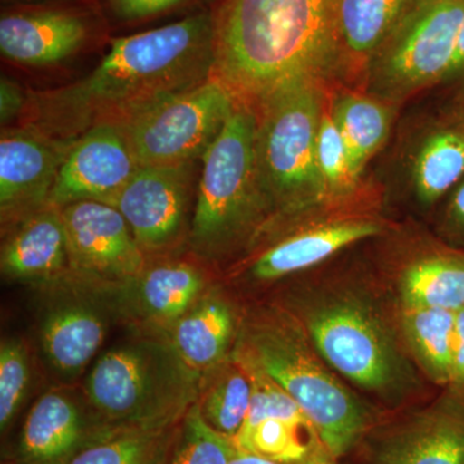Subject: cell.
Here are the masks:
<instances>
[{
    "instance_id": "obj_1",
    "label": "cell",
    "mask_w": 464,
    "mask_h": 464,
    "mask_svg": "<svg viewBox=\"0 0 464 464\" xmlns=\"http://www.w3.org/2000/svg\"><path fill=\"white\" fill-rule=\"evenodd\" d=\"M216 14L200 12L169 25L116 38L87 78L33 94L32 123L74 141L94 125L124 124L161 101L213 76Z\"/></svg>"
},
{
    "instance_id": "obj_2",
    "label": "cell",
    "mask_w": 464,
    "mask_h": 464,
    "mask_svg": "<svg viewBox=\"0 0 464 464\" xmlns=\"http://www.w3.org/2000/svg\"><path fill=\"white\" fill-rule=\"evenodd\" d=\"M341 2L224 0L213 76L255 109L280 91L316 83L341 50Z\"/></svg>"
},
{
    "instance_id": "obj_3",
    "label": "cell",
    "mask_w": 464,
    "mask_h": 464,
    "mask_svg": "<svg viewBox=\"0 0 464 464\" xmlns=\"http://www.w3.org/2000/svg\"><path fill=\"white\" fill-rule=\"evenodd\" d=\"M239 362L262 372L292 396L334 460L362 444L374 429L369 409L317 362L295 332L256 326L246 335Z\"/></svg>"
},
{
    "instance_id": "obj_4",
    "label": "cell",
    "mask_w": 464,
    "mask_h": 464,
    "mask_svg": "<svg viewBox=\"0 0 464 464\" xmlns=\"http://www.w3.org/2000/svg\"><path fill=\"white\" fill-rule=\"evenodd\" d=\"M192 375L173 347L134 342L103 353L85 389L110 429H169L191 408Z\"/></svg>"
},
{
    "instance_id": "obj_5",
    "label": "cell",
    "mask_w": 464,
    "mask_h": 464,
    "mask_svg": "<svg viewBox=\"0 0 464 464\" xmlns=\"http://www.w3.org/2000/svg\"><path fill=\"white\" fill-rule=\"evenodd\" d=\"M257 125V110L237 102L201 158L190 230L192 246L201 253L218 252L230 244L266 203L256 161Z\"/></svg>"
},
{
    "instance_id": "obj_6",
    "label": "cell",
    "mask_w": 464,
    "mask_h": 464,
    "mask_svg": "<svg viewBox=\"0 0 464 464\" xmlns=\"http://www.w3.org/2000/svg\"><path fill=\"white\" fill-rule=\"evenodd\" d=\"M256 110V161L265 200L295 208L325 199L316 157L324 112L317 84L280 91Z\"/></svg>"
},
{
    "instance_id": "obj_7",
    "label": "cell",
    "mask_w": 464,
    "mask_h": 464,
    "mask_svg": "<svg viewBox=\"0 0 464 464\" xmlns=\"http://www.w3.org/2000/svg\"><path fill=\"white\" fill-rule=\"evenodd\" d=\"M237 100L215 76L121 124L140 167L181 166L204 157Z\"/></svg>"
},
{
    "instance_id": "obj_8",
    "label": "cell",
    "mask_w": 464,
    "mask_h": 464,
    "mask_svg": "<svg viewBox=\"0 0 464 464\" xmlns=\"http://www.w3.org/2000/svg\"><path fill=\"white\" fill-rule=\"evenodd\" d=\"M464 20V0H411L372 61V85L387 97L405 96L444 81Z\"/></svg>"
},
{
    "instance_id": "obj_9",
    "label": "cell",
    "mask_w": 464,
    "mask_h": 464,
    "mask_svg": "<svg viewBox=\"0 0 464 464\" xmlns=\"http://www.w3.org/2000/svg\"><path fill=\"white\" fill-rule=\"evenodd\" d=\"M307 328L324 360L359 386L390 392L404 377L401 357L389 333L362 304H323L307 317Z\"/></svg>"
},
{
    "instance_id": "obj_10",
    "label": "cell",
    "mask_w": 464,
    "mask_h": 464,
    "mask_svg": "<svg viewBox=\"0 0 464 464\" xmlns=\"http://www.w3.org/2000/svg\"><path fill=\"white\" fill-rule=\"evenodd\" d=\"M241 365L252 380L253 395L248 415L232 439L235 448L282 464L332 458L315 427L292 396L262 372Z\"/></svg>"
},
{
    "instance_id": "obj_11",
    "label": "cell",
    "mask_w": 464,
    "mask_h": 464,
    "mask_svg": "<svg viewBox=\"0 0 464 464\" xmlns=\"http://www.w3.org/2000/svg\"><path fill=\"white\" fill-rule=\"evenodd\" d=\"M70 268L103 280L136 279L145 268V252L115 207L76 201L61 208Z\"/></svg>"
},
{
    "instance_id": "obj_12",
    "label": "cell",
    "mask_w": 464,
    "mask_h": 464,
    "mask_svg": "<svg viewBox=\"0 0 464 464\" xmlns=\"http://www.w3.org/2000/svg\"><path fill=\"white\" fill-rule=\"evenodd\" d=\"M366 438L371 464H464V392L447 387L431 405Z\"/></svg>"
},
{
    "instance_id": "obj_13",
    "label": "cell",
    "mask_w": 464,
    "mask_h": 464,
    "mask_svg": "<svg viewBox=\"0 0 464 464\" xmlns=\"http://www.w3.org/2000/svg\"><path fill=\"white\" fill-rule=\"evenodd\" d=\"M194 163L140 167L114 206L143 252H160L181 237L188 222Z\"/></svg>"
},
{
    "instance_id": "obj_14",
    "label": "cell",
    "mask_w": 464,
    "mask_h": 464,
    "mask_svg": "<svg viewBox=\"0 0 464 464\" xmlns=\"http://www.w3.org/2000/svg\"><path fill=\"white\" fill-rule=\"evenodd\" d=\"M139 168L121 125H94L72 142L50 204L63 208L76 201H99L114 206Z\"/></svg>"
},
{
    "instance_id": "obj_15",
    "label": "cell",
    "mask_w": 464,
    "mask_h": 464,
    "mask_svg": "<svg viewBox=\"0 0 464 464\" xmlns=\"http://www.w3.org/2000/svg\"><path fill=\"white\" fill-rule=\"evenodd\" d=\"M74 141L57 139L33 124L2 130L0 208L3 219L16 217L21 219L50 204L58 172Z\"/></svg>"
},
{
    "instance_id": "obj_16",
    "label": "cell",
    "mask_w": 464,
    "mask_h": 464,
    "mask_svg": "<svg viewBox=\"0 0 464 464\" xmlns=\"http://www.w3.org/2000/svg\"><path fill=\"white\" fill-rule=\"evenodd\" d=\"M90 35V20L75 9H17L0 18V51L20 65H54L82 50Z\"/></svg>"
},
{
    "instance_id": "obj_17",
    "label": "cell",
    "mask_w": 464,
    "mask_h": 464,
    "mask_svg": "<svg viewBox=\"0 0 464 464\" xmlns=\"http://www.w3.org/2000/svg\"><path fill=\"white\" fill-rule=\"evenodd\" d=\"M0 262L12 279H51L70 268L61 208L48 204L21 218L3 244Z\"/></svg>"
},
{
    "instance_id": "obj_18",
    "label": "cell",
    "mask_w": 464,
    "mask_h": 464,
    "mask_svg": "<svg viewBox=\"0 0 464 464\" xmlns=\"http://www.w3.org/2000/svg\"><path fill=\"white\" fill-rule=\"evenodd\" d=\"M93 438H88L83 414L69 396L45 393L24 422L18 460L21 464H67Z\"/></svg>"
},
{
    "instance_id": "obj_19",
    "label": "cell",
    "mask_w": 464,
    "mask_h": 464,
    "mask_svg": "<svg viewBox=\"0 0 464 464\" xmlns=\"http://www.w3.org/2000/svg\"><path fill=\"white\" fill-rule=\"evenodd\" d=\"M380 231L375 222L346 221L299 232L262 253L253 265V275L257 279L274 280L306 270Z\"/></svg>"
},
{
    "instance_id": "obj_20",
    "label": "cell",
    "mask_w": 464,
    "mask_h": 464,
    "mask_svg": "<svg viewBox=\"0 0 464 464\" xmlns=\"http://www.w3.org/2000/svg\"><path fill=\"white\" fill-rule=\"evenodd\" d=\"M106 325L94 308L69 304L54 308L42 326V346L48 362L61 374L76 375L96 356Z\"/></svg>"
},
{
    "instance_id": "obj_21",
    "label": "cell",
    "mask_w": 464,
    "mask_h": 464,
    "mask_svg": "<svg viewBox=\"0 0 464 464\" xmlns=\"http://www.w3.org/2000/svg\"><path fill=\"white\" fill-rule=\"evenodd\" d=\"M234 332V316L221 299L208 297L174 324L173 348L192 372L213 368L224 359Z\"/></svg>"
},
{
    "instance_id": "obj_22",
    "label": "cell",
    "mask_w": 464,
    "mask_h": 464,
    "mask_svg": "<svg viewBox=\"0 0 464 464\" xmlns=\"http://www.w3.org/2000/svg\"><path fill=\"white\" fill-rule=\"evenodd\" d=\"M405 308L464 307V252H440L415 262L400 283Z\"/></svg>"
},
{
    "instance_id": "obj_23",
    "label": "cell",
    "mask_w": 464,
    "mask_h": 464,
    "mask_svg": "<svg viewBox=\"0 0 464 464\" xmlns=\"http://www.w3.org/2000/svg\"><path fill=\"white\" fill-rule=\"evenodd\" d=\"M332 116L343 140L351 173L357 181L369 159L389 136V109L368 97L344 94L335 101Z\"/></svg>"
},
{
    "instance_id": "obj_24",
    "label": "cell",
    "mask_w": 464,
    "mask_h": 464,
    "mask_svg": "<svg viewBox=\"0 0 464 464\" xmlns=\"http://www.w3.org/2000/svg\"><path fill=\"white\" fill-rule=\"evenodd\" d=\"M137 277L140 306L158 322H179L194 306L204 286L203 275L188 264L157 266Z\"/></svg>"
},
{
    "instance_id": "obj_25",
    "label": "cell",
    "mask_w": 464,
    "mask_h": 464,
    "mask_svg": "<svg viewBox=\"0 0 464 464\" xmlns=\"http://www.w3.org/2000/svg\"><path fill=\"white\" fill-rule=\"evenodd\" d=\"M402 325L429 377L440 386L450 387L456 313L440 308H405Z\"/></svg>"
},
{
    "instance_id": "obj_26",
    "label": "cell",
    "mask_w": 464,
    "mask_h": 464,
    "mask_svg": "<svg viewBox=\"0 0 464 464\" xmlns=\"http://www.w3.org/2000/svg\"><path fill=\"white\" fill-rule=\"evenodd\" d=\"M169 429H105L67 464H168Z\"/></svg>"
},
{
    "instance_id": "obj_27",
    "label": "cell",
    "mask_w": 464,
    "mask_h": 464,
    "mask_svg": "<svg viewBox=\"0 0 464 464\" xmlns=\"http://www.w3.org/2000/svg\"><path fill=\"white\" fill-rule=\"evenodd\" d=\"M411 3V0H342L341 48L355 58L371 60Z\"/></svg>"
},
{
    "instance_id": "obj_28",
    "label": "cell",
    "mask_w": 464,
    "mask_h": 464,
    "mask_svg": "<svg viewBox=\"0 0 464 464\" xmlns=\"http://www.w3.org/2000/svg\"><path fill=\"white\" fill-rule=\"evenodd\" d=\"M464 176V125L440 130L424 140L415 158V190L423 203L432 204Z\"/></svg>"
},
{
    "instance_id": "obj_29",
    "label": "cell",
    "mask_w": 464,
    "mask_h": 464,
    "mask_svg": "<svg viewBox=\"0 0 464 464\" xmlns=\"http://www.w3.org/2000/svg\"><path fill=\"white\" fill-rule=\"evenodd\" d=\"M252 395V380L240 364V368L232 366L222 372L209 384L198 406L213 430L234 439L248 415Z\"/></svg>"
},
{
    "instance_id": "obj_30",
    "label": "cell",
    "mask_w": 464,
    "mask_h": 464,
    "mask_svg": "<svg viewBox=\"0 0 464 464\" xmlns=\"http://www.w3.org/2000/svg\"><path fill=\"white\" fill-rule=\"evenodd\" d=\"M235 451L232 439L213 430L197 404L183 415L168 464H230Z\"/></svg>"
},
{
    "instance_id": "obj_31",
    "label": "cell",
    "mask_w": 464,
    "mask_h": 464,
    "mask_svg": "<svg viewBox=\"0 0 464 464\" xmlns=\"http://www.w3.org/2000/svg\"><path fill=\"white\" fill-rule=\"evenodd\" d=\"M30 383V362L21 342L3 341L0 347V430L14 420Z\"/></svg>"
},
{
    "instance_id": "obj_32",
    "label": "cell",
    "mask_w": 464,
    "mask_h": 464,
    "mask_svg": "<svg viewBox=\"0 0 464 464\" xmlns=\"http://www.w3.org/2000/svg\"><path fill=\"white\" fill-rule=\"evenodd\" d=\"M317 167L326 195L346 194L355 185L346 148L332 112L324 110L316 146Z\"/></svg>"
},
{
    "instance_id": "obj_33",
    "label": "cell",
    "mask_w": 464,
    "mask_h": 464,
    "mask_svg": "<svg viewBox=\"0 0 464 464\" xmlns=\"http://www.w3.org/2000/svg\"><path fill=\"white\" fill-rule=\"evenodd\" d=\"M112 14L118 20L130 21L145 20L158 16L173 9L188 5L194 0H108Z\"/></svg>"
},
{
    "instance_id": "obj_34",
    "label": "cell",
    "mask_w": 464,
    "mask_h": 464,
    "mask_svg": "<svg viewBox=\"0 0 464 464\" xmlns=\"http://www.w3.org/2000/svg\"><path fill=\"white\" fill-rule=\"evenodd\" d=\"M26 94L17 83L8 78H2L0 83V118L2 124H8L18 115L23 114L27 106Z\"/></svg>"
},
{
    "instance_id": "obj_35",
    "label": "cell",
    "mask_w": 464,
    "mask_h": 464,
    "mask_svg": "<svg viewBox=\"0 0 464 464\" xmlns=\"http://www.w3.org/2000/svg\"><path fill=\"white\" fill-rule=\"evenodd\" d=\"M450 387L464 392V307L456 311Z\"/></svg>"
},
{
    "instance_id": "obj_36",
    "label": "cell",
    "mask_w": 464,
    "mask_h": 464,
    "mask_svg": "<svg viewBox=\"0 0 464 464\" xmlns=\"http://www.w3.org/2000/svg\"><path fill=\"white\" fill-rule=\"evenodd\" d=\"M447 226L451 237L464 246V181L458 186L449 201Z\"/></svg>"
},
{
    "instance_id": "obj_37",
    "label": "cell",
    "mask_w": 464,
    "mask_h": 464,
    "mask_svg": "<svg viewBox=\"0 0 464 464\" xmlns=\"http://www.w3.org/2000/svg\"><path fill=\"white\" fill-rule=\"evenodd\" d=\"M459 76H464V20L459 35H458L453 60H451L445 79L459 78Z\"/></svg>"
},
{
    "instance_id": "obj_38",
    "label": "cell",
    "mask_w": 464,
    "mask_h": 464,
    "mask_svg": "<svg viewBox=\"0 0 464 464\" xmlns=\"http://www.w3.org/2000/svg\"><path fill=\"white\" fill-rule=\"evenodd\" d=\"M230 464H282L273 462V460L264 459V458L253 456V454L244 453L237 449L234 457H232ZM302 464H335L333 458H320V459L311 460V462Z\"/></svg>"
}]
</instances>
